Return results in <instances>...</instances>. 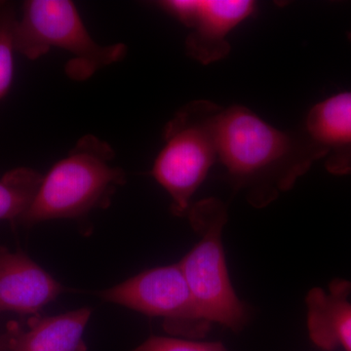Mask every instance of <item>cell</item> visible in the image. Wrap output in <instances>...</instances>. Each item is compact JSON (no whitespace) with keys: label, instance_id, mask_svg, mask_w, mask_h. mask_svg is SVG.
Segmentation results:
<instances>
[{"label":"cell","instance_id":"7c38bea8","mask_svg":"<svg viewBox=\"0 0 351 351\" xmlns=\"http://www.w3.org/2000/svg\"><path fill=\"white\" fill-rule=\"evenodd\" d=\"M43 176L31 168H16L0 179V221L17 223L31 206Z\"/></svg>","mask_w":351,"mask_h":351},{"label":"cell","instance_id":"8992f818","mask_svg":"<svg viewBox=\"0 0 351 351\" xmlns=\"http://www.w3.org/2000/svg\"><path fill=\"white\" fill-rule=\"evenodd\" d=\"M105 301L163 319L169 334L201 339L212 325L201 317L179 263L145 270L101 293Z\"/></svg>","mask_w":351,"mask_h":351},{"label":"cell","instance_id":"6da1fadb","mask_svg":"<svg viewBox=\"0 0 351 351\" xmlns=\"http://www.w3.org/2000/svg\"><path fill=\"white\" fill-rule=\"evenodd\" d=\"M219 161L233 189L256 209L290 191L316 161L322 160L302 130L269 125L243 106L223 108L218 130Z\"/></svg>","mask_w":351,"mask_h":351},{"label":"cell","instance_id":"ba28073f","mask_svg":"<svg viewBox=\"0 0 351 351\" xmlns=\"http://www.w3.org/2000/svg\"><path fill=\"white\" fill-rule=\"evenodd\" d=\"M63 292V286L25 254L0 246V314L38 313Z\"/></svg>","mask_w":351,"mask_h":351},{"label":"cell","instance_id":"5bb4252c","mask_svg":"<svg viewBox=\"0 0 351 351\" xmlns=\"http://www.w3.org/2000/svg\"><path fill=\"white\" fill-rule=\"evenodd\" d=\"M133 351H228L219 341L152 336Z\"/></svg>","mask_w":351,"mask_h":351},{"label":"cell","instance_id":"9a60e30c","mask_svg":"<svg viewBox=\"0 0 351 351\" xmlns=\"http://www.w3.org/2000/svg\"><path fill=\"white\" fill-rule=\"evenodd\" d=\"M0 351L9 350V335H0Z\"/></svg>","mask_w":351,"mask_h":351},{"label":"cell","instance_id":"30bf717a","mask_svg":"<svg viewBox=\"0 0 351 351\" xmlns=\"http://www.w3.org/2000/svg\"><path fill=\"white\" fill-rule=\"evenodd\" d=\"M351 282L334 279L329 290L314 287L306 297L309 339L322 350L351 351Z\"/></svg>","mask_w":351,"mask_h":351},{"label":"cell","instance_id":"52a82bcc","mask_svg":"<svg viewBox=\"0 0 351 351\" xmlns=\"http://www.w3.org/2000/svg\"><path fill=\"white\" fill-rule=\"evenodd\" d=\"M158 5L191 29L186 39V54L205 66L228 56V34L256 10L251 0H170Z\"/></svg>","mask_w":351,"mask_h":351},{"label":"cell","instance_id":"9c48e42d","mask_svg":"<svg viewBox=\"0 0 351 351\" xmlns=\"http://www.w3.org/2000/svg\"><path fill=\"white\" fill-rule=\"evenodd\" d=\"M302 130L317 147L330 174H351V91L313 106Z\"/></svg>","mask_w":351,"mask_h":351},{"label":"cell","instance_id":"7a4b0ae2","mask_svg":"<svg viewBox=\"0 0 351 351\" xmlns=\"http://www.w3.org/2000/svg\"><path fill=\"white\" fill-rule=\"evenodd\" d=\"M114 159L112 145L96 136H83L43 176L18 223L32 226L51 219H80L108 207L117 189L125 184V172L113 164Z\"/></svg>","mask_w":351,"mask_h":351},{"label":"cell","instance_id":"5b68a950","mask_svg":"<svg viewBox=\"0 0 351 351\" xmlns=\"http://www.w3.org/2000/svg\"><path fill=\"white\" fill-rule=\"evenodd\" d=\"M16 52L36 60L59 48L71 55L66 64L71 80L84 82L97 71L121 61L125 44L100 45L90 36L71 0H27L16 23Z\"/></svg>","mask_w":351,"mask_h":351},{"label":"cell","instance_id":"3957f363","mask_svg":"<svg viewBox=\"0 0 351 351\" xmlns=\"http://www.w3.org/2000/svg\"><path fill=\"white\" fill-rule=\"evenodd\" d=\"M186 216L199 240L178 263L201 317L233 332L243 331L250 313L233 288L223 244L228 207L218 198H206L191 205Z\"/></svg>","mask_w":351,"mask_h":351},{"label":"cell","instance_id":"4fadbf2b","mask_svg":"<svg viewBox=\"0 0 351 351\" xmlns=\"http://www.w3.org/2000/svg\"><path fill=\"white\" fill-rule=\"evenodd\" d=\"M15 4L0 0V100L8 94L14 78L16 23Z\"/></svg>","mask_w":351,"mask_h":351},{"label":"cell","instance_id":"8fae6325","mask_svg":"<svg viewBox=\"0 0 351 351\" xmlns=\"http://www.w3.org/2000/svg\"><path fill=\"white\" fill-rule=\"evenodd\" d=\"M88 307L48 317L34 318L25 331L9 335L10 351H87L83 341L91 316Z\"/></svg>","mask_w":351,"mask_h":351},{"label":"cell","instance_id":"277c9868","mask_svg":"<svg viewBox=\"0 0 351 351\" xmlns=\"http://www.w3.org/2000/svg\"><path fill=\"white\" fill-rule=\"evenodd\" d=\"M223 110L211 101H191L164 128V145L152 175L169 195L175 216L188 215L193 195L219 160V121Z\"/></svg>","mask_w":351,"mask_h":351},{"label":"cell","instance_id":"2e32d148","mask_svg":"<svg viewBox=\"0 0 351 351\" xmlns=\"http://www.w3.org/2000/svg\"><path fill=\"white\" fill-rule=\"evenodd\" d=\"M348 39H350V40L351 41V31H350V32H348Z\"/></svg>","mask_w":351,"mask_h":351}]
</instances>
